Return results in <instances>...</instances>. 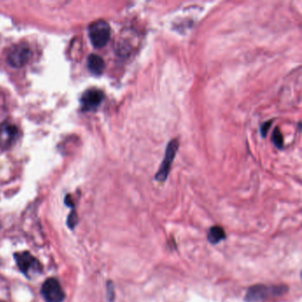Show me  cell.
Listing matches in <instances>:
<instances>
[{"label": "cell", "instance_id": "6da1fadb", "mask_svg": "<svg viewBox=\"0 0 302 302\" xmlns=\"http://www.w3.org/2000/svg\"><path fill=\"white\" fill-rule=\"evenodd\" d=\"M287 287L285 286H263L257 285L251 287L247 291L245 300L247 302H257L274 296H281L287 293Z\"/></svg>", "mask_w": 302, "mask_h": 302}, {"label": "cell", "instance_id": "7a4b0ae2", "mask_svg": "<svg viewBox=\"0 0 302 302\" xmlns=\"http://www.w3.org/2000/svg\"><path fill=\"white\" fill-rule=\"evenodd\" d=\"M90 42L95 48H102L109 42L111 28L105 20H97L90 24L88 28Z\"/></svg>", "mask_w": 302, "mask_h": 302}, {"label": "cell", "instance_id": "3957f363", "mask_svg": "<svg viewBox=\"0 0 302 302\" xmlns=\"http://www.w3.org/2000/svg\"><path fill=\"white\" fill-rule=\"evenodd\" d=\"M14 258L20 271L27 279H34L36 276L41 274L43 271L42 265L40 264L38 260L27 252L17 253L14 255Z\"/></svg>", "mask_w": 302, "mask_h": 302}, {"label": "cell", "instance_id": "277c9868", "mask_svg": "<svg viewBox=\"0 0 302 302\" xmlns=\"http://www.w3.org/2000/svg\"><path fill=\"white\" fill-rule=\"evenodd\" d=\"M31 55V51L27 44H16L8 51V64L16 68L24 67L29 61Z\"/></svg>", "mask_w": 302, "mask_h": 302}, {"label": "cell", "instance_id": "5b68a950", "mask_svg": "<svg viewBox=\"0 0 302 302\" xmlns=\"http://www.w3.org/2000/svg\"><path fill=\"white\" fill-rule=\"evenodd\" d=\"M179 147V143L177 139H173L169 142V145H167L165 156L162 163H161L160 169L158 170L157 174L155 176V179L159 182H164L170 172V169L172 166V162L176 157L177 150Z\"/></svg>", "mask_w": 302, "mask_h": 302}, {"label": "cell", "instance_id": "8992f818", "mask_svg": "<svg viewBox=\"0 0 302 302\" xmlns=\"http://www.w3.org/2000/svg\"><path fill=\"white\" fill-rule=\"evenodd\" d=\"M41 294L47 302H62L65 298L62 287L59 281L55 279H48L43 283Z\"/></svg>", "mask_w": 302, "mask_h": 302}, {"label": "cell", "instance_id": "52a82bcc", "mask_svg": "<svg viewBox=\"0 0 302 302\" xmlns=\"http://www.w3.org/2000/svg\"><path fill=\"white\" fill-rule=\"evenodd\" d=\"M104 99V93L98 89L92 88L87 90L81 98V105L83 111H94L101 105Z\"/></svg>", "mask_w": 302, "mask_h": 302}, {"label": "cell", "instance_id": "ba28073f", "mask_svg": "<svg viewBox=\"0 0 302 302\" xmlns=\"http://www.w3.org/2000/svg\"><path fill=\"white\" fill-rule=\"evenodd\" d=\"M19 136L17 127L9 122L0 125V148L8 149L12 146Z\"/></svg>", "mask_w": 302, "mask_h": 302}, {"label": "cell", "instance_id": "9c48e42d", "mask_svg": "<svg viewBox=\"0 0 302 302\" xmlns=\"http://www.w3.org/2000/svg\"><path fill=\"white\" fill-rule=\"evenodd\" d=\"M87 67L89 70L95 75H100L105 69V61L104 59L97 54L89 55L87 59Z\"/></svg>", "mask_w": 302, "mask_h": 302}, {"label": "cell", "instance_id": "30bf717a", "mask_svg": "<svg viewBox=\"0 0 302 302\" xmlns=\"http://www.w3.org/2000/svg\"><path fill=\"white\" fill-rule=\"evenodd\" d=\"M225 232L224 228L216 225L209 229L208 233V240L213 245L219 243L225 239Z\"/></svg>", "mask_w": 302, "mask_h": 302}, {"label": "cell", "instance_id": "8fae6325", "mask_svg": "<svg viewBox=\"0 0 302 302\" xmlns=\"http://www.w3.org/2000/svg\"><path fill=\"white\" fill-rule=\"evenodd\" d=\"M272 141L278 148H279V149L283 148V146H284V137H283L282 133L280 132L279 129H276L274 130L273 135H272Z\"/></svg>", "mask_w": 302, "mask_h": 302}, {"label": "cell", "instance_id": "7c38bea8", "mask_svg": "<svg viewBox=\"0 0 302 302\" xmlns=\"http://www.w3.org/2000/svg\"><path fill=\"white\" fill-rule=\"evenodd\" d=\"M271 124H272V122H271V121H270V122H266L265 123H263V125L262 126V129H261L262 135H263V137H265V136H266V134L268 133V131H269L270 129H271Z\"/></svg>", "mask_w": 302, "mask_h": 302}, {"label": "cell", "instance_id": "4fadbf2b", "mask_svg": "<svg viewBox=\"0 0 302 302\" xmlns=\"http://www.w3.org/2000/svg\"></svg>", "mask_w": 302, "mask_h": 302}, {"label": "cell", "instance_id": "5bb4252c", "mask_svg": "<svg viewBox=\"0 0 302 302\" xmlns=\"http://www.w3.org/2000/svg\"><path fill=\"white\" fill-rule=\"evenodd\" d=\"M0 226H1V224H0Z\"/></svg>", "mask_w": 302, "mask_h": 302}]
</instances>
